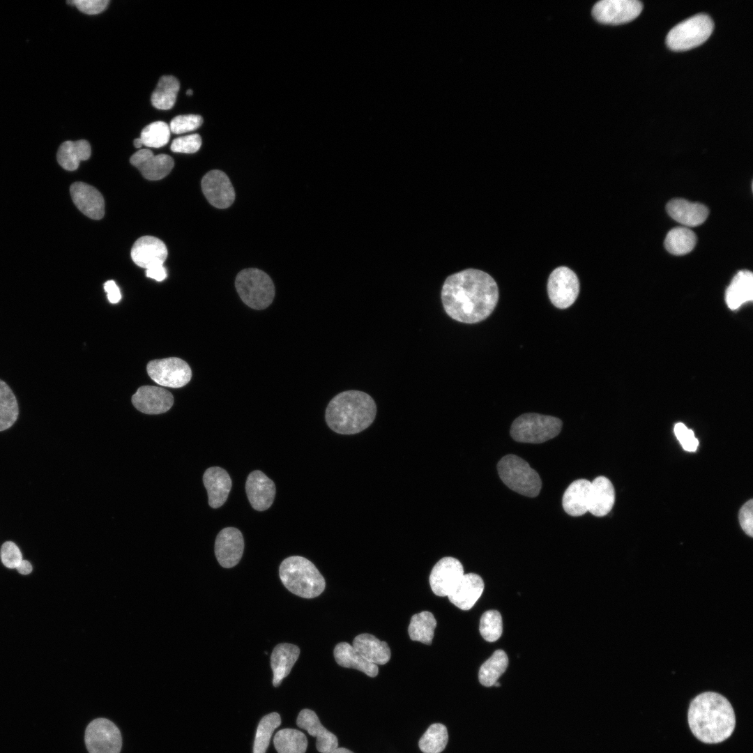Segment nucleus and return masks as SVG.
I'll return each instance as SVG.
<instances>
[{
    "label": "nucleus",
    "mask_w": 753,
    "mask_h": 753,
    "mask_svg": "<svg viewBox=\"0 0 753 753\" xmlns=\"http://www.w3.org/2000/svg\"><path fill=\"white\" fill-rule=\"evenodd\" d=\"M441 298L446 314L464 324L485 320L494 311L499 289L487 273L467 268L449 275L444 281Z\"/></svg>",
    "instance_id": "1"
},
{
    "label": "nucleus",
    "mask_w": 753,
    "mask_h": 753,
    "mask_svg": "<svg viewBox=\"0 0 753 753\" xmlns=\"http://www.w3.org/2000/svg\"><path fill=\"white\" fill-rule=\"evenodd\" d=\"M687 719L694 736L704 743L715 744L731 736L736 716L729 700L714 692L699 694L691 701Z\"/></svg>",
    "instance_id": "2"
},
{
    "label": "nucleus",
    "mask_w": 753,
    "mask_h": 753,
    "mask_svg": "<svg viewBox=\"0 0 753 753\" xmlns=\"http://www.w3.org/2000/svg\"><path fill=\"white\" fill-rule=\"evenodd\" d=\"M376 413V406L371 396L351 390L337 394L329 402L325 418L328 426L336 433L354 434L367 428Z\"/></svg>",
    "instance_id": "3"
},
{
    "label": "nucleus",
    "mask_w": 753,
    "mask_h": 753,
    "mask_svg": "<svg viewBox=\"0 0 753 753\" xmlns=\"http://www.w3.org/2000/svg\"><path fill=\"white\" fill-rule=\"evenodd\" d=\"M284 586L292 593L303 598L319 596L325 589L324 577L310 561L299 556L285 558L279 568Z\"/></svg>",
    "instance_id": "4"
},
{
    "label": "nucleus",
    "mask_w": 753,
    "mask_h": 753,
    "mask_svg": "<svg viewBox=\"0 0 753 753\" xmlns=\"http://www.w3.org/2000/svg\"><path fill=\"white\" fill-rule=\"evenodd\" d=\"M499 476L512 491L528 497L537 496L542 487L538 473L515 455L503 457L497 464Z\"/></svg>",
    "instance_id": "5"
},
{
    "label": "nucleus",
    "mask_w": 753,
    "mask_h": 753,
    "mask_svg": "<svg viewBox=\"0 0 753 753\" xmlns=\"http://www.w3.org/2000/svg\"><path fill=\"white\" fill-rule=\"evenodd\" d=\"M235 287L243 302L254 310L266 308L275 296V287L271 278L257 268H250L240 271L236 277Z\"/></svg>",
    "instance_id": "6"
},
{
    "label": "nucleus",
    "mask_w": 753,
    "mask_h": 753,
    "mask_svg": "<svg viewBox=\"0 0 753 753\" xmlns=\"http://www.w3.org/2000/svg\"><path fill=\"white\" fill-rule=\"evenodd\" d=\"M562 429V421L556 417L528 413L517 417L510 434L517 442L540 443L556 437Z\"/></svg>",
    "instance_id": "7"
},
{
    "label": "nucleus",
    "mask_w": 753,
    "mask_h": 753,
    "mask_svg": "<svg viewBox=\"0 0 753 753\" xmlns=\"http://www.w3.org/2000/svg\"><path fill=\"white\" fill-rule=\"evenodd\" d=\"M713 28V22L708 15H695L673 27L667 36L666 43L673 51L688 50L703 43Z\"/></svg>",
    "instance_id": "8"
},
{
    "label": "nucleus",
    "mask_w": 753,
    "mask_h": 753,
    "mask_svg": "<svg viewBox=\"0 0 753 753\" xmlns=\"http://www.w3.org/2000/svg\"><path fill=\"white\" fill-rule=\"evenodd\" d=\"M84 739L89 753H120L121 750V732L107 719L91 721L86 729Z\"/></svg>",
    "instance_id": "9"
},
{
    "label": "nucleus",
    "mask_w": 753,
    "mask_h": 753,
    "mask_svg": "<svg viewBox=\"0 0 753 753\" xmlns=\"http://www.w3.org/2000/svg\"><path fill=\"white\" fill-rule=\"evenodd\" d=\"M149 376L159 385L178 388L191 379L192 371L183 360L170 357L150 361L146 366Z\"/></svg>",
    "instance_id": "10"
},
{
    "label": "nucleus",
    "mask_w": 753,
    "mask_h": 753,
    "mask_svg": "<svg viewBox=\"0 0 753 753\" xmlns=\"http://www.w3.org/2000/svg\"><path fill=\"white\" fill-rule=\"evenodd\" d=\"M547 292L552 303L558 309H565L576 301L579 293V282L573 271L559 266L550 274Z\"/></svg>",
    "instance_id": "11"
},
{
    "label": "nucleus",
    "mask_w": 753,
    "mask_h": 753,
    "mask_svg": "<svg viewBox=\"0 0 753 753\" xmlns=\"http://www.w3.org/2000/svg\"><path fill=\"white\" fill-rule=\"evenodd\" d=\"M642 9L637 0H602L593 6L592 15L600 23L618 25L634 20Z\"/></svg>",
    "instance_id": "12"
},
{
    "label": "nucleus",
    "mask_w": 753,
    "mask_h": 753,
    "mask_svg": "<svg viewBox=\"0 0 753 753\" xmlns=\"http://www.w3.org/2000/svg\"><path fill=\"white\" fill-rule=\"evenodd\" d=\"M201 189L208 202L215 208H227L235 199L233 185L225 173L211 170L201 180Z\"/></svg>",
    "instance_id": "13"
},
{
    "label": "nucleus",
    "mask_w": 753,
    "mask_h": 753,
    "mask_svg": "<svg viewBox=\"0 0 753 753\" xmlns=\"http://www.w3.org/2000/svg\"><path fill=\"white\" fill-rule=\"evenodd\" d=\"M463 575L464 568L459 560L450 556L443 557L431 571L429 579L431 588L438 596H448Z\"/></svg>",
    "instance_id": "14"
},
{
    "label": "nucleus",
    "mask_w": 753,
    "mask_h": 753,
    "mask_svg": "<svg viewBox=\"0 0 753 753\" xmlns=\"http://www.w3.org/2000/svg\"><path fill=\"white\" fill-rule=\"evenodd\" d=\"M243 550V537L238 528L227 527L219 532L215 542V554L221 566L230 568L237 565Z\"/></svg>",
    "instance_id": "15"
},
{
    "label": "nucleus",
    "mask_w": 753,
    "mask_h": 753,
    "mask_svg": "<svg viewBox=\"0 0 753 753\" xmlns=\"http://www.w3.org/2000/svg\"><path fill=\"white\" fill-rule=\"evenodd\" d=\"M132 403L138 411L146 414H160L171 409L174 397L162 388L144 386L132 395Z\"/></svg>",
    "instance_id": "16"
},
{
    "label": "nucleus",
    "mask_w": 753,
    "mask_h": 753,
    "mask_svg": "<svg viewBox=\"0 0 753 753\" xmlns=\"http://www.w3.org/2000/svg\"><path fill=\"white\" fill-rule=\"evenodd\" d=\"M142 176L151 181L160 180L167 176L174 167V160L166 154L155 155L149 149H141L130 159Z\"/></svg>",
    "instance_id": "17"
},
{
    "label": "nucleus",
    "mask_w": 753,
    "mask_h": 753,
    "mask_svg": "<svg viewBox=\"0 0 753 753\" xmlns=\"http://www.w3.org/2000/svg\"><path fill=\"white\" fill-rule=\"evenodd\" d=\"M70 192L73 203L85 215L93 220H100L104 216V199L94 187L83 182H75L70 185Z\"/></svg>",
    "instance_id": "18"
},
{
    "label": "nucleus",
    "mask_w": 753,
    "mask_h": 753,
    "mask_svg": "<svg viewBox=\"0 0 753 753\" xmlns=\"http://www.w3.org/2000/svg\"><path fill=\"white\" fill-rule=\"evenodd\" d=\"M245 491L252 507L258 511L267 510L272 505L275 486L272 480L262 471L251 472L245 482Z\"/></svg>",
    "instance_id": "19"
},
{
    "label": "nucleus",
    "mask_w": 753,
    "mask_h": 753,
    "mask_svg": "<svg viewBox=\"0 0 753 753\" xmlns=\"http://www.w3.org/2000/svg\"><path fill=\"white\" fill-rule=\"evenodd\" d=\"M165 244L159 238L144 236L138 238L131 249V258L138 266L149 268L163 264L167 257Z\"/></svg>",
    "instance_id": "20"
},
{
    "label": "nucleus",
    "mask_w": 753,
    "mask_h": 753,
    "mask_svg": "<svg viewBox=\"0 0 753 753\" xmlns=\"http://www.w3.org/2000/svg\"><path fill=\"white\" fill-rule=\"evenodd\" d=\"M483 590L484 582L480 576L475 573L464 574L447 597L457 607L469 610L480 598Z\"/></svg>",
    "instance_id": "21"
},
{
    "label": "nucleus",
    "mask_w": 753,
    "mask_h": 753,
    "mask_svg": "<svg viewBox=\"0 0 753 753\" xmlns=\"http://www.w3.org/2000/svg\"><path fill=\"white\" fill-rule=\"evenodd\" d=\"M298 727L305 729L315 737L317 750L321 753H329L338 747V740L335 734L327 730L320 722L317 714L312 710H302L297 717Z\"/></svg>",
    "instance_id": "22"
},
{
    "label": "nucleus",
    "mask_w": 753,
    "mask_h": 753,
    "mask_svg": "<svg viewBox=\"0 0 753 753\" xmlns=\"http://www.w3.org/2000/svg\"><path fill=\"white\" fill-rule=\"evenodd\" d=\"M202 479L209 505L213 508H220L227 501L231 488L229 473L222 468L212 466L205 471Z\"/></svg>",
    "instance_id": "23"
},
{
    "label": "nucleus",
    "mask_w": 753,
    "mask_h": 753,
    "mask_svg": "<svg viewBox=\"0 0 753 753\" xmlns=\"http://www.w3.org/2000/svg\"><path fill=\"white\" fill-rule=\"evenodd\" d=\"M668 214L678 222L687 227H696L705 222L708 209L700 203L683 199L670 200L666 206Z\"/></svg>",
    "instance_id": "24"
},
{
    "label": "nucleus",
    "mask_w": 753,
    "mask_h": 753,
    "mask_svg": "<svg viewBox=\"0 0 753 753\" xmlns=\"http://www.w3.org/2000/svg\"><path fill=\"white\" fill-rule=\"evenodd\" d=\"M615 501V491L611 481L604 476H598L591 482L588 512L596 517H603L612 509Z\"/></svg>",
    "instance_id": "25"
},
{
    "label": "nucleus",
    "mask_w": 753,
    "mask_h": 753,
    "mask_svg": "<svg viewBox=\"0 0 753 753\" xmlns=\"http://www.w3.org/2000/svg\"><path fill=\"white\" fill-rule=\"evenodd\" d=\"M591 482L586 479L573 481L565 489L562 499L565 512L579 517L588 512Z\"/></svg>",
    "instance_id": "26"
},
{
    "label": "nucleus",
    "mask_w": 753,
    "mask_h": 753,
    "mask_svg": "<svg viewBox=\"0 0 753 753\" xmlns=\"http://www.w3.org/2000/svg\"><path fill=\"white\" fill-rule=\"evenodd\" d=\"M299 654V648L289 643L279 644L273 648L271 656L273 686H279L282 680L289 675Z\"/></svg>",
    "instance_id": "27"
},
{
    "label": "nucleus",
    "mask_w": 753,
    "mask_h": 753,
    "mask_svg": "<svg viewBox=\"0 0 753 753\" xmlns=\"http://www.w3.org/2000/svg\"><path fill=\"white\" fill-rule=\"evenodd\" d=\"M352 646L366 660L376 665L386 664L391 656L388 644L370 634H358Z\"/></svg>",
    "instance_id": "28"
},
{
    "label": "nucleus",
    "mask_w": 753,
    "mask_h": 753,
    "mask_svg": "<svg viewBox=\"0 0 753 753\" xmlns=\"http://www.w3.org/2000/svg\"><path fill=\"white\" fill-rule=\"evenodd\" d=\"M753 298V275L747 270L740 271L733 277L726 291V302L731 310H736Z\"/></svg>",
    "instance_id": "29"
},
{
    "label": "nucleus",
    "mask_w": 753,
    "mask_h": 753,
    "mask_svg": "<svg viewBox=\"0 0 753 753\" xmlns=\"http://www.w3.org/2000/svg\"><path fill=\"white\" fill-rule=\"evenodd\" d=\"M333 654L335 661L341 667L359 670L370 677H375L378 674L377 665L366 660L347 642L337 644Z\"/></svg>",
    "instance_id": "30"
},
{
    "label": "nucleus",
    "mask_w": 753,
    "mask_h": 753,
    "mask_svg": "<svg viewBox=\"0 0 753 753\" xmlns=\"http://www.w3.org/2000/svg\"><path fill=\"white\" fill-rule=\"evenodd\" d=\"M91 153V146L86 140L66 141L60 145L56 158L64 169L74 171L78 168L81 161L90 158Z\"/></svg>",
    "instance_id": "31"
},
{
    "label": "nucleus",
    "mask_w": 753,
    "mask_h": 753,
    "mask_svg": "<svg viewBox=\"0 0 753 753\" xmlns=\"http://www.w3.org/2000/svg\"><path fill=\"white\" fill-rule=\"evenodd\" d=\"M178 80L172 75L160 78L157 86L151 95V103L158 109H170L174 105L179 91Z\"/></svg>",
    "instance_id": "32"
},
{
    "label": "nucleus",
    "mask_w": 753,
    "mask_h": 753,
    "mask_svg": "<svg viewBox=\"0 0 753 753\" xmlns=\"http://www.w3.org/2000/svg\"><path fill=\"white\" fill-rule=\"evenodd\" d=\"M436 621L434 615L427 611H423L413 615L408 628V632L411 640L425 644H431L434 637Z\"/></svg>",
    "instance_id": "33"
},
{
    "label": "nucleus",
    "mask_w": 753,
    "mask_h": 753,
    "mask_svg": "<svg viewBox=\"0 0 753 753\" xmlns=\"http://www.w3.org/2000/svg\"><path fill=\"white\" fill-rule=\"evenodd\" d=\"M696 243L697 236L693 231L687 227H678L668 232L664 240V246L672 254L684 255L693 250Z\"/></svg>",
    "instance_id": "34"
},
{
    "label": "nucleus",
    "mask_w": 753,
    "mask_h": 753,
    "mask_svg": "<svg viewBox=\"0 0 753 753\" xmlns=\"http://www.w3.org/2000/svg\"><path fill=\"white\" fill-rule=\"evenodd\" d=\"M19 406L10 386L0 379V432L10 428L17 421Z\"/></svg>",
    "instance_id": "35"
},
{
    "label": "nucleus",
    "mask_w": 753,
    "mask_h": 753,
    "mask_svg": "<svg viewBox=\"0 0 753 753\" xmlns=\"http://www.w3.org/2000/svg\"><path fill=\"white\" fill-rule=\"evenodd\" d=\"M273 744L277 753H305L307 740L302 731L287 728L276 733Z\"/></svg>",
    "instance_id": "36"
},
{
    "label": "nucleus",
    "mask_w": 753,
    "mask_h": 753,
    "mask_svg": "<svg viewBox=\"0 0 753 753\" xmlns=\"http://www.w3.org/2000/svg\"><path fill=\"white\" fill-rule=\"evenodd\" d=\"M508 665V658L502 650L494 651L480 667L478 673L480 683L485 687L493 686L505 672Z\"/></svg>",
    "instance_id": "37"
},
{
    "label": "nucleus",
    "mask_w": 753,
    "mask_h": 753,
    "mask_svg": "<svg viewBox=\"0 0 753 753\" xmlns=\"http://www.w3.org/2000/svg\"><path fill=\"white\" fill-rule=\"evenodd\" d=\"M448 740L446 727L440 723L431 724L419 740L418 745L423 753H441Z\"/></svg>",
    "instance_id": "38"
},
{
    "label": "nucleus",
    "mask_w": 753,
    "mask_h": 753,
    "mask_svg": "<svg viewBox=\"0 0 753 753\" xmlns=\"http://www.w3.org/2000/svg\"><path fill=\"white\" fill-rule=\"evenodd\" d=\"M280 724L281 718L277 713H271L261 718L256 731L253 753H266L272 734Z\"/></svg>",
    "instance_id": "39"
},
{
    "label": "nucleus",
    "mask_w": 753,
    "mask_h": 753,
    "mask_svg": "<svg viewBox=\"0 0 753 753\" xmlns=\"http://www.w3.org/2000/svg\"><path fill=\"white\" fill-rule=\"evenodd\" d=\"M169 126L163 121H155L146 126L141 132L143 145L160 148L166 145L170 137Z\"/></svg>",
    "instance_id": "40"
},
{
    "label": "nucleus",
    "mask_w": 753,
    "mask_h": 753,
    "mask_svg": "<svg viewBox=\"0 0 753 753\" xmlns=\"http://www.w3.org/2000/svg\"><path fill=\"white\" fill-rule=\"evenodd\" d=\"M479 630L481 636L487 641L493 642L498 640L503 631L501 614L496 610L485 611L481 616Z\"/></svg>",
    "instance_id": "41"
},
{
    "label": "nucleus",
    "mask_w": 753,
    "mask_h": 753,
    "mask_svg": "<svg viewBox=\"0 0 753 753\" xmlns=\"http://www.w3.org/2000/svg\"><path fill=\"white\" fill-rule=\"evenodd\" d=\"M202 123L203 119L199 115H178L171 121L169 129L174 134H182L197 129Z\"/></svg>",
    "instance_id": "42"
},
{
    "label": "nucleus",
    "mask_w": 753,
    "mask_h": 753,
    "mask_svg": "<svg viewBox=\"0 0 753 753\" xmlns=\"http://www.w3.org/2000/svg\"><path fill=\"white\" fill-rule=\"evenodd\" d=\"M0 558L3 565L8 569H17L23 561L21 550L13 541H6L2 544Z\"/></svg>",
    "instance_id": "43"
},
{
    "label": "nucleus",
    "mask_w": 753,
    "mask_h": 753,
    "mask_svg": "<svg viewBox=\"0 0 753 753\" xmlns=\"http://www.w3.org/2000/svg\"><path fill=\"white\" fill-rule=\"evenodd\" d=\"M201 146V138L199 134H192L174 139L171 144V150L175 153H194Z\"/></svg>",
    "instance_id": "44"
},
{
    "label": "nucleus",
    "mask_w": 753,
    "mask_h": 753,
    "mask_svg": "<svg viewBox=\"0 0 753 753\" xmlns=\"http://www.w3.org/2000/svg\"><path fill=\"white\" fill-rule=\"evenodd\" d=\"M674 433L684 450L694 452L697 449L699 441L694 432L688 429L683 423H678L674 426Z\"/></svg>",
    "instance_id": "45"
},
{
    "label": "nucleus",
    "mask_w": 753,
    "mask_h": 753,
    "mask_svg": "<svg viewBox=\"0 0 753 753\" xmlns=\"http://www.w3.org/2000/svg\"><path fill=\"white\" fill-rule=\"evenodd\" d=\"M73 5L82 13L87 15H96L105 10L109 0H73Z\"/></svg>",
    "instance_id": "46"
},
{
    "label": "nucleus",
    "mask_w": 753,
    "mask_h": 753,
    "mask_svg": "<svg viewBox=\"0 0 753 753\" xmlns=\"http://www.w3.org/2000/svg\"><path fill=\"white\" fill-rule=\"evenodd\" d=\"M739 522L744 532L750 537L753 536V500L747 501L740 508L738 515Z\"/></svg>",
    "instance_id": "47"
},
{
    "label": "nucleus",
    "mask_w": 753,
    "mask_h": 753,
    "mask_svg": "<svg viewBox=\"0 0 753 753\" xmlns=\"http://www.w3.org/2000/svg\"><path fill=\"white\" fill-rule=\"evenodd\" d=\"M104 289L111 303H116L121 300V294L114 281L108 280L104 284Z\"/></svg>",
    "instance_id": "48"
},
{
    "label": "nucleus",
    "mask_w": 753,
    "mask_h": 753,
    "mask_svg": "<svg viewBox=\"0 0 753 753\" xmlns=\"http://www.w3.org/2000/svg\"><path fill=\"white\" fill-rule=\"evenodd\" d=\"M146 275L148 277L161 282L167 277V271L163 264H158L146 269Z\"/></svg>",
    "instance_id": "49"
},
{
    "label": "nucleus",
    "mask_w": 753,
    "mask_h": 753,
    "mask_svg": "<svg viewBox=\"0 0 753 753\" xmlns=\"http://www.w3.org/2000/svg\"><path fill=\"white\" fill-rule=\"evenodd\" d=\"M20 575H29L33 570V566L31 563L27 560L22 561L20 565L16 569Z\"/></svg>",
    "instance_id": "50"
},
{
    "label": "nucleus",
    "mask_w": 753,
    "mask_h": 753,
    "mask_svg": "<svg viewBox=\"0 0 753 753\" xmlns=\"http://www.w3.org/2000/svg\"><path fill=\"white\" fill-rule=\"evenodd\" d=\"M329 753H353L351 750L344 747H337Z\"/></svg>",
    "instance_id": "51"
},
{
    "label": "nucleus",
    "mask_w": 753,
    "mask_h": 753,
    "mask_svg": "<svg viewBox=\"0 0 753 753\" xmlns=\"http://www.w3.org/2000/svg\"><path fill=\"white\" fill-rule=\"evenodd\" d=\"M133 144L135 147L136 148H140L143 145L142 141L140 138H137L134 139Z\"/></svg>",
    "instance_id": "52"
},
{
    "label": "nucleus",
    "mask_w": 753,
    "mask_h": 753,
    "mask_svg": "<svg viewBox=\"0 0 753 753\" xmlns=\"http://www.w3.org/2000/svg\"><path fill=\"white\" fill-rule=\"evenodd\" d=\"M186 94H187L188 96H191V95L192 94V89H188V91H186Z\"/></svg>",
    "instance_id": "53"
}]
</instances>
